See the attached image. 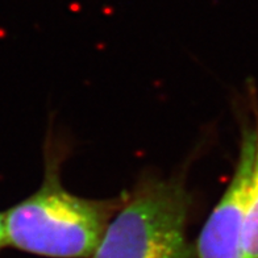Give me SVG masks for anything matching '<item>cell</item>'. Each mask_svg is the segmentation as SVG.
<instances>
[{"mask_svg": "<svg viewBox=\"0 0 258 258\" xmlns=\"http://www.w3.org/2000/svg\"><path fill=\"white\" fill-rule=\"evenodd\" d=\"M49 170L44 183L3 214L6 241L19 250L53 258L94 254L124 198L92 201L73 195Z\"/></svg>", "mask_w": 258, "mask_h": 258, "instance_id": "6da1fadb", "label": "cell"}, {"mask_svg": "<svg viewBox=\"0 0 258 258\" xmlns=\"http://www.w3.org/2000/svg\"><path fill=\"white\" fill-rule=\"evenodd\" d=\"M190 207V194L179 180L140 183L122 199L92 258H191Z\"/></svg>", "mask_w": 258, "mask_h": 258, "instance_id": "7a4b0ae2", "label": "cell"}, {"mask_svg": "<svg viewBox=\"0 0 258 258\" xmlns=\"http://www.w3.org/2000/svg\"><path fill=\"white\" fill-rule=\"evenodd\" d=\"M255 150L257 129H245L231 183L198 238L199 258H241L242 227L254 169Z\"/></svg>", "mask_w": 258, "mask_h": 258, "instance_id": "3957f363", "label": "cell"}, {"mask_svg": "<svg viewBox=\"0 0 258 258\" xmlns=\"http://www.w3.org/2000/svg\"><path fill=\"white\" fill-rule=\"evenodd\" d=\"M241 258H258V128L254 169L242 227Z\"/></svg>", "mask_w": 258, "mask_h": 258, "instance_id": "277c9868", "label": "cell"}, {"mask_svg": "<svg viewBox=\"0 0 258 258\" xmlns=\"http://www.w3.org/2000/svg\"><path fill=\"white\" fill-rule=\"evenodd\" d=\"M4 245H7V241H6V232H4L3 214H0V249L3 248Z\"/></svg>", "mask_w": 258, "mask_h": 258, "instance_id": "5b68a950", "label": "cell"}]
</instances>
